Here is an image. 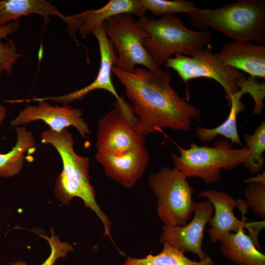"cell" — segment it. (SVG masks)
I'll use <instances>...</instances> for the list:
<instances>
[{"mask_svg":"<svg viewBox=\"0 0 265 265\" xmlns=\"http://www.w3.org/2000/svg\"><path fill=\"white\" fill-rule=\"evenodd\" d=\"M112 73L125 87L137 131L145 136L163 129L186 132L201 110L181 98L170 85L169 71L135 68L132 73L113 66Z\"/></svg>","mask_w":265,"mask_h":265,"instance_id":"cell-1","label":"cell"},{"mask_svg":"<svg viewBox=\"0 0 265 265\" xmlns=\"http://www.w3.org/2000/svg\"><path fill=\"white\" fill-rule=\"evenodd\" d=\"M41 142L53 146L62 160V170L54 189L55 197L63 205H67L75 197L80 198L102 222L104 237L108 236L113 242L111 222L96 202L95 190L90 182L89 159L76 153L72 133L67 129L59 132L49 129L42 132Z\"/></svg>","mask_w":265,"mask_h":265,"instance_id":"cell-2","label":"cell"},{"mask_svg":"<svg viewBox=\"0 0 265 265\" xmlns=\"http://www.w3.org/2000/svg\"><path fill=\"white\" fill-rule=\"evenodd\" d=\"M201 30L212 28L233 42L265 44V0H239L216 9L197 8L189 15Z\"/></svg>","mask_w":265,"mask_h":265,"instance_id":"cell-3","label":"cell"},{"mask_svg":"<svg viewBox=\"0 0 265 265\" xmlns=\"http://www.w3.org/2000/svg\"><path fill=\"white\" fill-rule=\"evenodd\" d=\"M137 22L147 34L143 44L159 68L172 55H193L212 40L210 31L188 28L175 15H166L158 19L145 16Z\"/></svg>","mask_w":265,"mask_h":265,"instance_id":"cell-4","label":"cell"},{"mask_svg":"<svg viewBox=\"0 0 265 265\" xmlns=\"http://www.w3.org/2000/svg\"><path fill=\"white\" fill-rule=\"evenodd\" d=\"M177 147L180 154H171L174 168L187 178H200L212 185L221 182L222 169L230 170L243 164L248 152L246 147L234 148L226 139L217 140L212 147L192 142L188 148Z\"/></svg>","mask_w":265,"mask_h":265,"instance_id":"cell-5","label":"cell"},{"mask_svg":"<svg viewBox=\"0 0 265 265\" xmlns=\"http://www.w3.org/2000/svg\"><path fill=\"white\" fill-rule=\"evenodd\" d=\"M181 171L164 166L151 175L149 184L157 199V215L164 225L181 226L193 212V188Z\"/></svg>","mask_w":265,"mask_h":265,"instance_id":"cell-6","label":"cell"},{"mask_svg":"<svg viewBox=\"0 0 265 265\" xmlns=\"http://www.w3.org/2000/svg\"><path fill=\"white\" fill-rule=\"evenodd\" d=\"M104 25L107 36L117 52L115 67L127 73L132 72L136 65H142L153 72L160 69L143 44L147 36L146 32L132 15L113 16Z\"/></svg>","mask_w":265,"mask_h":265,"instance_id":"cell-7","label":"cell"},{"mask_svg":"<svg viewBox=\"0 0 265 265\" xmlns=\"http://www.w3.org/2000/svg\"><path fill=\"white\" fill-rule=\"evenodd\" d=\"M165 65L176 71L186 84L192 79L201 78L217 81L226 93L229 106L231 98L239 90L237 81L242 74L223 63L211 49H203L190 56L175 55Z\"/></svg>","mask_w":265,"mask_h":265,"instance_id":"cell-8","label":"cell"},{"mask_svg":"<svg viewBox=\"0 0 265 265\" xmlns=\"http://www.w3.org/2000/svg\"><path fill=\"white\" fill-rule=\"evenodd\" d=\"M114 108L98 122L97 151L119 154L144 145L145 136L136 129L134 123L122 111L116 103Z\"/></svg>","mask_w":265,"mask_h":265,"instance_id":"cell-9","label":"cell"},{"mask_svg":"<svg viewBox=\"0 0 265 265\" xmlns=\"http://www.w3.org/2000/svg\"><path fill=\"white\" fill-rule=\"evenodd\" d=\"M91 33L98 41L100 53V68L94 81L83 88L64 95L35 98L31 99V102H38L50 100L61 103L62 106H67L75 101H81L89 92L98 89L109 92L119 103L124 102L125 100L118 95L112 81V69L116 65L117 53L112 42L107 36L104 24L96 27Z\"/></svg>","mask_w":265,"mask_h":265,"instance_id":"cell-10","label":"cell"},{"mask_svg":"<svg viewBox=\"0 0 265 265\" xmlns=\"http://www.w3.org/2000/svg\"><path fill=\"white\" fill-rule=\"evenodd\" d=\"M193 212L192 219L184 225H163L159 240L162 243L172 245L184 253L195 254L202 260L207 255L202 244L205 226L213 214V207L209 200L195 202Z\"/></svg>","mask_w":265,"mask_h":265,"instance_id":"cell-11","label":"cell"},{"mask_svg":"<svg viewBox=\"0 0 265 265\" xmlns=\"http://www.w3.org/2000/svg\"><path fill=\"white\" fill-rule=\"evenodd\" d=\"M38 102V106H28L20 112L11 121V124L18 126L33 121H42L53 131L59 132L73 126L84 138H87V135L91 133L88 125L82 118L80 109L68 105L53 106L46 101Z\"/></svg>","mask_w":265,"mask_h":265,"instance_id":"cell-12","label":"cell"},{"mask_svg":"<svg viewBox=\"0 0 265 265\" xmlns=\"http://www.w3.org/2000/svg\"><path fill=\"white\" fill-rule=\"evenodd\" d=\"M198 196L208 199L213 207V214L209 222L210 238L212 243L219 242L226 235L237 232L239 229L248 228L249 223L236 217L234 210L237 207L244 218L248 206L245 200H236L228 193L214 189L202 191Z\"/></svg>","mask_w":265,"mask_h":265,"instance_id":"cell-13","label":"cell"},{"mask_svg":"<svg viewBox=\"0 0 265 265\" xmlns=\"http://www.w3.org/2000/svg\"><path fill=\"white\" fill-rule=\"evenodd\" d=\"M95 159L107 176L129 188L141 178L150 156L143 145L119 154L97 151Z\"/></svg>","mask_w":265,"mask_h":265,"instance_id":"cell-14","label":"cell"},{"mask_svg":"<svg viewBox=\"0 0 265 265\" xmlns=\"http://www.w3.org/2000/svg\"><path fill=\"white\" fill-rule=\"evenodd\" d=\"M146 12L139 0H110L99 9L69 16L68 33L77 43L81 44L76 36L78 29L80 35L85 38L96 27L113 16L129 14L141 18L145 16Z\"/></svg>","mask_w":265,"mask_h":265,"instance_id":"cell-15","label":"cell"},{"mask_svg":"<svg viewBox=\"0 0 265 265\" xmlns=\"http://www.w3.org/2000/svg\"><path fill=\"white\" fill-rule=\"evenodd\" d=\"M225 64L253 78H265V45L230 42L215 53Z\"/></svg>","mask_w":265,"mask_h":265,"instance_id":"cell-16","label":"cell"},{"mask_svg":"<svg viewBox=\"0 0 265 265\" xmlns=\"http://www.w3.org/2000/svg\"><path fill=\"white\" fill-rule=\"evenodd\" d=\"M219 242L222 254L237 265H265V255L243 228L227 234Z\"/></svg>","mask_w":265,"mask_h":265,"instance_id":"cell-17","label":"cell"},{"mask_svg":"<svg viewBox=\"0 0 265 265\" xmlns=\"http://www.w3.org/2000/svg\"><path fill=\"white\" fill-rule=\"evenodd\" d=\"M38 14L46 20L49 16H58L67 24L69 19L57 8L44 0H2L0 1V26L17 21L24 16Z\"/></svg>","mask_w":265,"mask_h":265,"instance_id":"cell-18","label":"cell"},{"mask_svg":"<svg viewBox=\"0 0 265 265\" xmlns=\"http://www.w3.org/2000/svg\"><path fill=\"white\" fill-rule=\"evenodd\" d=\"M245 93L242 89L234 94L230 100V110L226 120L219 126L213 128L201 126L196 129L198 138L204 142L213 141L217 136H222L230 140L232 144H237L241 147L243 145L239 138L237 128L238 114L245 109V105L241 102L242 95Z\"/></svg>","mask_w":265,"mask_h":265,"instance_id":"cell-19","label":"cell"},{"mask_svg":"<svg viewBox=\"0 0 265 265\" xmlns=\"http://www.w3.org/2000/svg\"><path fill=\"white\" fill-rule=\"evenodd\" d=\"M17 139L11 150L0 153V177L9 178L19 174L22 170L25 154L35 148L36 141L32 133L23 127L15 128Z\"/></svg>","mask_w":265,"mask_h":265,"instance_id":"cell-20","label":"cell"},{"mask_svg":"<svg viewBox=\"0 0 265 265\" xmlns=\"http://www.w3.org/2000/svg\"><path fill=\"white\" fill-rule=\"evenodd\" d=\"M163 245L161 252L156 255L149 254L141 259L128 256L124 265H214L208 255L199 262L193 261L172 245L168 243Z\"/></svg>","mask_w":265,"mask_h":265,"instance_id":"cell-21","label":"cell"},{"mask_svg":"<svg viewBox=\"0 0 265 265\" xmlns=\"http://www.w3.org/2000/svg\"><path fill=\"white\" fill-rule=\"evenodd\" d=\"M243 138L248 152L243 164L252 173H258L265 166V121L260 123L253 133H245Z\"/></svg>","mask_w":265,"mask_h":265,"instance_id":"cell-22","label":"cell"},{"mask_svg":"<svg viewBox=\"0 0 265 265\" xmlns=\"http://www.w3.org/2000/svg\"><path fill=\"white\" fill-rule=\"evenodd\" d=\"M19 26L20 23L17 20L0 26V67L9 74H11L13 65L21 54L17 52V48L12 40L3 42L2 39L16 31Z\"/></svg>","mask_w":265,"mask_h":265,"instance_id":"cell-23","label":"cell"},{"mask_svg":"<svg viewBox=\"0 0 265 265\" xmlns=\"http://www.w3.org/2000/svg\"><path fill=\"white\" fill-rule=\"evenodd\" d=\"M143 7L156 16L185 13L190 15L197 7L192 1L186 0H139Z\"/></svg>","mask_w":265,"mask_h":265,"instance_id":"cell-24","label":"cell"},{"mask_svg":"<svg viewBox=\"0 0 265 265\" xmlns=\"http://www.w3.org/2000/svg\"><path fill=\"white\" fill-rule=\"evenodd\" d=\"M51 237L41 235L49 243L51 248V253L48 258L41 265H54L60 258H64L69 252L74 250L70 244L61 241L58 236L55 235L53 229H51ZM10 265H27L22 261H17L10 264Z\"/></svg>","mask_w":265,"mask_h":265,"instance_id":"cell-25","label":"cell"},{"mask_svg":"<svg viewBox=\"0 0 265 265\" xmlns=\"http://www.w3.org/2000/svg\"><path fill=\"white\" fill-rule=\"evenodd\" d=\"M237 85L239 89H243L245 93H249L255 102V107L253 113L260 115L264 108L263 100L265 98V83H259L255 80L252 77L247 79L242 74L237 81Z\"/></svg>","mask_w":265,"mask_h":265,"instance_id":"cell-26","label":"cell"},{"mask_svg":"<svg viewBox=\"0 0 265 265\" xmlns=\"http://www.w3.org/2000/svg\"><path fill=\"white\" fill-rule=\"evenodd\" d=\"M248 208L262 218L265 217V184L252 183L245 189Z\"/></svg>","mask_w":265,"mask_h":265,"instance_id":"cell-27","label":"cell"},{"mask_svg":"<svg viewBox=\"0 0 265 265\" xmlns=\"http://www.w3.org/2000/svg\"><path fill=\"white\" fill-rule=\"evenodd\" d=\"M246 182L249 183H261L265 184V172L263 173L262 174L258 175L256 177H253L252 178L248 179L245 180Z\"/></svg>","mask_w":265,"mask_h":265,"instance_id":"cell-28","label":"cell"},{"mask_svg":"<svg viewBox=\"0 0 265 265\" xmlns=\"http://www.w3.org/2000/svg\"><path fill=\"white\" fill-rule=\"evenodd\" d=\"M6 115V108L0 104V126L2 123Z\"/></svg>","mask_w":265,"mask_h":265,"instance_id":"cell-29","label":"cell"},{"mask_svg":"<svg viewBox=\"0 0 265 265\" xmlns=\"http://www.w3.org/2000/svg\"><path fill=\"white\" fill-rule=\"evenodd\" d=\"M3 71V69L2 68L0 67V76Z\"/></svg>","mask_w":265,"mask_h":265,"instance_id":"cell-30","label":"cell"},{"mask_svg":"<svg viewBox=\"0 0 265 265\" xmlns=\"http://www.w3.org/2000/svg\"></svg>","mask_w":265,"mask_h":265,"instance_id":"cell-31","label":"cell"}]
</instances>
